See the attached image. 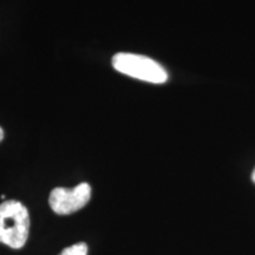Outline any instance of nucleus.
I'll return each instance as SVG.
<instances>
[{
	"instance_id": "3",
	"label": "nucleus",
	"mask_w": 255,
	"mask_h": 255,
	"mask_svg": "<svg viewBox=\"0 0 255 255\" xmlns=\"http://www.w3.org/2000/svg\"><path fill=\"white\" fill-rule=\"evenodd\" d=\"M91 199V187L87 182L75 188H55L51 191L49 203L51 209L58 215H69L87 206Z\"/></svg>"
},
{
	"instance_id": "4",
	"label": "nucleus",
	"mask_w": 255,
	"mask_h": 255,
	"mask_svg": "<svg viewBox=\"0 0 255 255\" xmlns=\"http://www.w3.org/2000/svg\"><path fill=\"white\" fill-rule=\"evenodd\" d=\"M59 255H88V245L84 242L72 245V246L65 248Z\"/></svg>"
},
{
	"instance_id": "1",
	"label": "nucleus",
	"mask_w": 255,
	"mask_h": 255,
	"mask_svg": "<svg viewBox=\"0 0 255 255\" xmlns=\"http://www.w3.org/2000/svg\"><path fill=\"white\" fill-rule=\"evenodd\" d=\"M30 232L27 208L19 201L9 200L0 205V244L19 250L24 247Z\"/></svg>"
},
{
	"instance_id": "5",
	"label": "nucleus",
	"mask_w": 255,
	"mask_h": 255,
	"mask_svg": "<svg viewBox=\"0 0 255 255\" xmlns=\"http://www.w3.org/2000/svg\"><path fill=\"white\" fill-rule=\"evenodd\" d=\"M2 138H4V131H2V129L0 128V142L2 141Z\"/></svg>"
},
{
	"instance_id": "6",
	"label": "nucleus",
	"mask_w": 255,
	"mask_h": 255,
	"mask_svg": "<svg viewBox=\"0 0 255 255\" xmlns=\"http://www.w3.org/2000/svg\"><path fill=\"white\" fill-rule=\"evenodd\" d=\"M252 177H253V181L255 182V169H254V171H253V176H252Z\"/></svg>"
},
{
	"instance_id": "2",
	"label": "nucleus",
	"mask_w": 255,
	"mask_h": 255,
	"mask_svg": "<svg viewBox=\"0 0 255 255\" xmlns=\"http://www.w3.org/2000/svg\"><path fill=\"white\" fill-rule=\"evenodd\" d=\"M113 66L123 75L152 84H163L168 81L167 70L156 60L142 55L116 53L113 57Z\"/></svg>"
}]
</instances>
